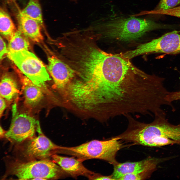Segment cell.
Wrapping results in <instances>:
<instances>
[{
    "label": "cell",
    "mask_w": 180,
    "mask_h": 180,
    "mask_svg": "<svg viewBox=\"0 0 180 180\" xmlns=\"http://www.w3.org/2000/svg\"><path fill=\"white\" fill-rule=\"evenodd\" d=\"M154 117V120L150 123L134 120L126 134L128 141L150 147L180 144V124H171L166 119V113Z\"/></svg>",
    "instance_id": "cell-1"
},
{
    "label": "cell",
    "mask_w": 180,
    "mask_h": 180,
    "mask_svg": "<svg viewBox=\"0 0 180 180\" xmlns=\"http://www.w3.org/2000/svg\"><path fill=\"white\" fill-rule=\"evenodd\" d=\"M162 26L149 20L134 17H118L110 19L102 26V34L99 37L126 43L137 41L146 33L164 28Z\"/></svg>",
    "instance_id": "cell-2"
},
{
    "label": "cell",
    "mask_w": 180,
    "mask_h": 180,
    "mask_svg": "<svg viewBox=\"0 0 180 180\" xmlns=\"http://www.w3.org/2000/svg\"><path fill=\"white\" fill-rule=\"evenodd\" d=\"M116 137L106 140H94L73 147H62V152L73 155L83 162L96 159L105 160L114 165L118 152L122 148V144Z\"/></svg>",
    "instance_id": "cell-3"
},
{
    "label": "cell",
    "mask_w": 180,
    "mask_h": 180,
    "mask_svg": "<svg viewBox=\"0 0 180 180\" xmlns=\"http://www.w3.org/2000/svg\"><path fill=\"white\" fill-rule=\"evenodd\" d=\"M56 164L48 159L16 162L12 164L10 172L19 180L56 179L65 172Z\"/></svg>",
    "instance_id": "cell-4"
},
{
    "label": "cell",
    "mask_w": 180,
    "mask_h": 180,
    "mask_svg": "<svg viewBox=\"0 0 180 180\" xmlns=\"http://www.w3.org/2000/svg\"><path fill=\"white\" fill-rule=\"evenodd\" d=\"M22 73L34 84L43 89L51 79L43 62L28 50L7 54Z\"/></svg>",
    "instance_id": "cell-5"
},
{
    "label": "cell",
    "mask_w": 180,
    "mask_h": 180,
    "mask_svg": "<svg viewBox=\"0 0 180 180\" xmlns=\"http://www.w3.org/2000/svg\"><path fill=\"white\" fill-rule=\"evenodd\" d=\"M13 106L12 119L10 127L4 136L8 139L21 142L34 137L36 132H42L39 122L28 111L18 110Z\"/></svg>",
    "instance_id": "cell-6"
},
{
    "label": "cell",
    "mask_w": 180,
    "mask_h": 180,
    "mask_svg": "<svg viewBox=\"0 0 180 180\" xmlns=\"http://www.w3.org/2000/svg\"><path fill=\"white\" fill-rule=\"evenodd\" d=\"M180 53V34L176 31L141 44L130 52L132 58L149 54H174Z\"/></svg>",
    "instance_id": "cell-7"
},
{
    "label": "cell",
    "mask_w": 180,
    "mask_h": 180,
    "mask_svg": "<svg viewBox=\"0 0 180 180\" xmlns=\"http://www.w3.org/2000/svg\"><path fill=\"white\" fill-rule=\"evenodd\" d=\"M38 136L28 140L24 148L23 153L27 158L40 160L48 159L58 152L61 146L53 142L42 132Z\"/></svg>",
    "instance_id": "cell-8"
},
{
    "label": "cell",
    "mask_w": 180,
    "mask_h": 180,
    "mask_svg": "<svg viewBox=\"0 0 180 180\" xmlns=\"http://www.w3.org/2000/svg\"><path fill=\"white\" fill-rule=\"evenodd\" d=\"M172 158H158L149 157L139 162L122 163L118 162L114 165V170L112 176L114 180H119L122 177L127 174L144 172L153 173L156 170L159 164Z\"/></svg>",
    "instance_id": "cell-9"
},
{
    "label": "cell",
    "mask_w": 180,
    "mask_h": 180,
    "mask_svg": "<svg viewBox=\"0 0 180 180\" xmlns=\"http://www.w3.org/2000/svg\"><path fill=\"white\" fill-rule=\"evenodd\" d=\"M47 66L48 71L58 89L65 88L76 77L74 71L69 65L58 56H49Z\"/></svg>",
    "instance_id": "cell-10"
},
{
    "label": "cell",
    "mask_w": 180,
    "mask_h": 180,
    "mask_svg": "<svg viewBox=\"0 0 180 180\" xmlns=\"http://www.w3.org/2000/svg\"><path fill=\"white\" fill-rule=\"evenodd\" d=\"M52 158L53 161L65 172L74 178L84 176L89 179L95 174L86 168L82 163L83 162L78 158L63 156L56 154L53 155Z\"/></svg>",
    "instance_id": "cell-11"
},
{
    "label": "cell",
    "mask_w": 180,
    "mask_h": 180,
    "mask_svg": "<svg viewBox=\"0 0 180 180\" xmlns=\"http://www.w3.org/2000/svg\"><path fill=\"white\" fill-rule=\"evenodd\" d=\"M17 18L18 30L28 39L36 42L43 40L42 26L38 22L24 15L21 11L18 14Z\"/></svg>",
    "instance_id": "cell-12"
},
{
    "label": "cell",
    "mask_w": 180,
    "mask_h": 180,
    "mask_svg": "<svg viewBox=\"0 0 180 180\" xmlns=\"http://www.w3.org/2000/svg\"><path fill=\"white\" fill-rule=\"evenodd\" d=\"M22 81L24 105L30 109L37 106L44 98V89L34 84L28 78Z\"/></svg>",
    "instance_id": "cell-13"
},
{
    "label": "cell",
    "mask_w": 180,
    "mask_h": 180,
    "mask_svg": "<svg viewBox=\"0 0 180 180\" xmlns=\"http://www.w3.org/2000/svg\"><path fill=\"white\" fill-rule=\"evenodd\" d=\"M20 92L18 84L16 79L10 74H4L0 82V96L10 102L16 98Z\"/></svg>",
    "instance_id": "cell-14"
},
{
    "label": "cell",
    "mask_w": 180,
    "mask_h": 180,
    "mask_svg": "<svg viewBox=\"0 0 180 180\" xmlns=\"http://www.w3.org/2000/svg\"><path fill=\"white\" fill-rule=\"evenodd\" d=\"M8 13L2 8L0 10V31L1 34L9 41L17 31Z\"/></svg>",
    "instance_id": "cell-15"
},
{
    "label": "cell",
    "mask_w": 180,
    "mask_h": 180,
    "mask_svg": "<svg viewBox=\"0 0 180 180\" xmlns=\"http://www.w3.org/2000/svg\"><path fill=\"white\" fill-rule=\"evenodd\" d=\"M28 39L20 31L17 30L9 41L7 54L28 50L30 44Z\"/></svg>",
    "instance_id": "cell-16"
},
{
    "label": "cell",
    "mask_w": 180,
    "mask_h": 180,
    "mask_svg": "<svg viewBox=\"0 0 180 180\" xmlns=\"http://www.w3.org/2000/svg\"><path fill=\"white\" fill-rule=\"evenodd\" d=\"M22 12L38 22L44 26L42 10L39 0H30Z\"/></svg>",
    "instance_id": "cell-17"
},
{
    "label": "cell",
    "mask_w": 180,
    "mask_h": 180,
    "mask_svg": "<svg viewBox=\"0 0 180 180\" xmlns=\"http://www.w3.org/2000/svg\"><path fill=\"white\" fill-rule=\"evenodd\" d=\"M152 173L153 172H144L128 174L123 176L119 180H144L150 178Z\"/></svg>",
    "instance_id": "cell-18"
},
{
    "label": "cell",
    "mask_w": 180,
    "mask_h": 180,
    "mask_svg": "<svg viewBox=\"0 0 180 180\" xmlns=\"http://www.w3.org/2000/svg\"><path fill=\"white\" fill-rule=\"evenodd\" d=\"M180 4V0H161L155 10H165L176 7Z\"/></svg>",
    "instance_id": "cell-19"
},
{
    "label": "cell",
    "mask_w": 180,
    "mask_h": 180,
    "mask_svg": "<svg viewBox=\"0 0 180 180\" xmlns=\"http://www.w3.org/2000/svg\"><path fill=\"white\" fill-rule=\"evenodd\" d=\"M149 12L150 14L167 15L180 18V6L167 10H154Z\"/></svg>",
    "instance_id": "cell-20"
},
{
    "label": "cell",
    "mask_w": 180,
    "mask_h": 180,
    "mask_svg": "<svg viewBox=\"0 0 180 180\" xmlns=\"http://www.w3.org/2000/svg\"><path fill=\"white\" fill-rule=\"evenodd\" d=\"M166 99L170 103L174 101L180 100V90L176 92H169L166 96Z\"/></svg>",
    "instance_id": "cell-21"
},
{
    "label": "cell",
    "mask_w": 180,
    "mask_h": 180,
    "mask_svg": "<svg viewBox=\"0 0 180 180\" xmlns=\"http://www.w3.org/2000/svg\"><path fill=\"white\" fill-rule=\"evenodd\" d=\"M0 58L1 60L5 54H7L8 50L5 42L1 36L0 38Z\"/></svg>",
    "instance_id": "cell-22"
},
{
    "label": "cell",
    "mask_w": 180,
    "mask_h": 180,
    "mask_svg": "<svg viewBox=\"0 0 180 180\" xmlns=\"http://www.w3.org/2000/svg\"><path fill=\"white\" fill-rule=\"evenodd\" d=\"M90 180H114L112 175L109 176H105L95 173L91 177Z\"/></svg>",
    "instance_id": "cell-23"
},
{
    "label": "cell",
    "mask_w": 180,
    "mask_h": 180,
    "mask_svg": "<svg viewBox=\"0 0 180 180\" xmlns=\"http://www.w3.org/2000/svg\"><path fill=\"white\" fill-rule=\"evenodd\" d=\"M6 100L3 98L0 97V116L1 118L6 107Z\"/></svg>",
    "instance_id": "cell-24"
},
{
    "label": "cell",
    "mask_w": 180,
    "mask_h": 180,
    "mask_svg": "<svg viewBox=\"0 0 180 180\" xmlns=\"http://www.w3.org/2000/svg\"><path fill=\"white\" fill-rule=\"evenodd\" d=\"M6 132H5L4 130L1 127V126H0V137H2L3 136H4Z\"/></svg>",
    "instance_id": "cell-25"
},
{
    "label": "cell",
    "mask_w": 180,
    "mask_h": 180,
    "mask_svg": "<svg viewBox=\"0 0 180 180\" xmlns=\"http://www.w3.org/2000/svg\"><path fill=\"white\" fill-rule=\"evenodd\" d=\"M74 2H76L78 0H70Z\"/></svg>",
    "instance_id": "cell-26"
}]
</instances>
